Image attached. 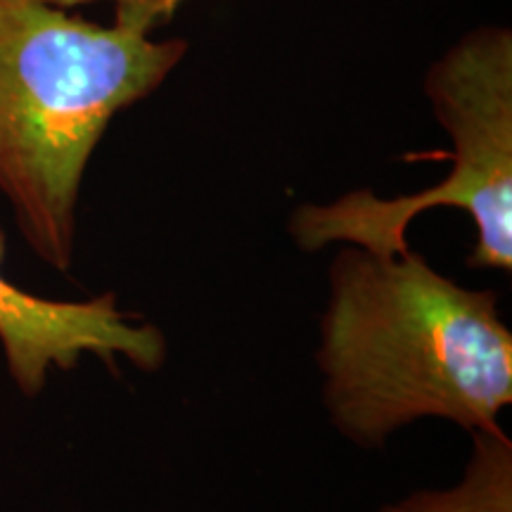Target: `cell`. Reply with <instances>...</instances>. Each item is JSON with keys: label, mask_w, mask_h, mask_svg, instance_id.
<instances>
[{"label": "cell", "mask_w": 512, "mask_h": 512, "mask_svg": "<svg viewBox=\"0 0 512 512\" xmlns=\"http://www.w3.org/2000/svg\"><path fill=\"white\" fill-rule=\"evenodd\" d=\"M43 3L67 10L74 8V5L100 3V0H43ZM107 3L114 5V19L117 22L136 24V27L155 31L169 22L176 15V10L188 0H107Z\"/></svg>", "instance_id": "cell-6"}, {"label": "cell", "mask_w": 512, "mask_h": 512, "mask_svg": "<svg viewBox=\"0 0 512 512\" xmlns=\"http://www.w3.org/2000/svg\"><path fill=\"white\" fill-rule=\"evenodd\" d=\"M425 95L451 136L453 169L432 188L401 197L351 190L328 204H302L290 216V238L302 252L356 245L403 254L408 228L437 207L463 211L475 226L465 264L512 271V36L503 27L472 31L432 64Z\"/></svg>", "instance_id": "cell-3"}, {"label": "cell", "mask_w": 512, "mask_h": 512, "mask_svg": "<svg viewBox=\"0 0 512 512\" xmlns=\"http://www.w3.org/2000/svg\"><path fill=\"white\" fill-rule=\"evenodd\" d=\"M316 366L330 425L366 451L420 420L491 430L512 406L498 294L456 283L413 249L337 245Z\"/></svg>", "instance_id": "cell-1"}, {"label": "cell", "mask_w": 512, "mask_h": 512, "mask_svg": "<svg viewBox=\"0 0 512 512\" xmlns=\"http://www.w3.org/2000/svg\"><path fill=\"white\" fill-rule=\"evenodd\" d=\"M8 238L0 228V351L17 392L36 399L53 370H74L83 356L157 373L169 356L162 328L121 311L117 294L48 299L22 290L3 271Z\"/></svg>", "instance_id": "cell-4"}, {"label": "cell", "mask_w": 512, "mask_h": 512, "mask_svg": "<svg viewBox=\"0 0 512 512\" xmlns=\"http://www.w3.org/2000/svg\"><path fill=\"white\" fill-rule=\"evenodd\" d=\"M470 437V456L458 482L411 491L377 512H512V439L503 425Z\"/></svg>", "instance_id": "cell-5"}, {"label": "cell", "mask_w": 512, "mask_h": 512, "mask_svg": "<svg viewBox=\"0 0 512 512\" xmlns=\"http://www.w3.org/2000/svg\"><path fill=\"white\" fill-rule=\"evenodd\" d=\"M183 38L110 27L43 0H0V195L43 264L69 273L79 197L95 147L119 112L181 64Z\"/></svg>", "instance_id": "cell-2"}]
</instances>
